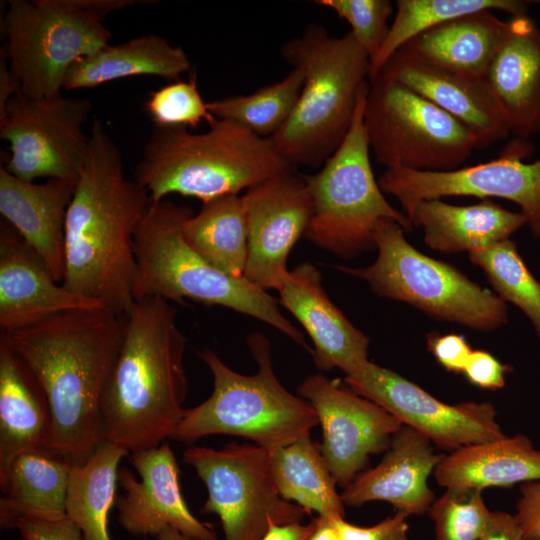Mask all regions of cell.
<instances>
[{"mask_svg":"<svg viewBox=\"0 0 540 540\" xmlns=\"http://www.w3.org/2000/svg\"><path fill=\"white\" fill-rule=\"evenodd\" d=\"M52 432V414L42 387L0 338V471L21 452L50 448Z\"/></svg>","mask_w":540,"mask_h":540,"instance_id":"cell-28","label":"cell"},{"mask_svg":"<svg viewBox=\"0 0 540 540\" xmlns=\"http://www.w3.org/2000/svg\"><path fill=\"white\" fill-rule=\"evenodd\" d=\"M428 348L441 366L455 373H463L472 352L466 339L457 334L430 335Z\"/></svg>","mask_w":540,"mask_h":540,"instance_id":"cell-43","label":"cell"},{"mask_svg":"<svg viewBox=\"0 0 540 540\" xmlns=\"http://www.w3.org/2000/svg\"><path fill=\"white\" fill-rule=\"evenodd\" d=\"M21 92L20 84L10 69L6 47L0 51V115L9 101Z\"/></svg>","mask_w":540,"mask_h":540,"instance_id":"cell-46","label":"cell"},{"mask_svg":"<svg viewBox=\"0 0 540 540\" xmlns=\"http://www.w3.org/2000/svg\"><path fill=\"white\" fill-rule=\"evenodd\" d=\"M428 513L434 522L435 540H478L491 510L484 502L482 490L446 488Z\"/></svg>","mask_w":540,"mask_h":540,"instance_id":"cell-37","label":"cell"},{"mask_svg":"<svg viewBox=\"0 0 540 540\" xmlns=\"http://www.w3.org/2000/svg\"><path fill=\"white\" fill-rule=\"evenodd\" d=\"M509 366L502 364L484 350H472L463 373L467 380L478 387L490 390L505 386Z\"/></svg>","mask_w":540,"mask_h":540,"instance_id":"cell-41","label":"cell"},{"mask_svg":"<svg viewBox=\"0 0 540 540\" xmlns=\"http://www.w3.org/2000/svg\"><path fill=\"white\" fill-rule=\"evenodd\" d=\"M314 527V519L308 524L301 522L272 524L261 540H307Z\"/></svg>","mask_w":540,"mask_h":540,"instance_id":"cell-47","label":"cell"},{"mask_svg":"<svg viewBox=\"0 0 540 540\" xmlns=\"http://www.w3.org/2000/svg\"><path fill=\"white\" fill-rule=\"evenodd\" d=\"M208 126L202 133L182 127H154L133 176L151 203L170 194L204 203L296 170L270 139L229 120L214 118Z\"/></svg>","mask_w":540,"mask_h":540,"instance_id":"cell-4","label":"cell"},{"mask_svg":"<svg viewBox=\"0 0 540 540\" xmlns=\"http://www.w3.org/2000/svg\"><path fill=\"white\" fill-rule=\"evenodd\" d=\"M315 527L307 540H340L335 518L317 516Z\"/></svg>","mask_w":540,"mask_h":540,"instance_id":"cell-48","label":"cell"},{"mask_svg":"<svg viewBox=\"0 0 540 540\" xmlns=\"http://www.w3.org/2000/svg\"><path fill=\"white\" fill-rule=\"evenodd\" d=\"M478 540H524L514 514L491 511L488 524Z\"/></svg>","mask_w":540,"mask_h":540,"instance_id":"cell-45","label":"cell"},{"mask_svg":"<svg viewBox=\"0 0 540 540\" xmlns=\"http://www.w3.org/2000/svg\"><path fill=\"white\" fill-rule=\"evenodd\" d=\"M408 517L400 512L388 516L379 523L362 527L347 522L344 518H335L340 540H408Z\"/></svg>","mask_w":540,"mask_h":540,"instance_id":"cell-40","label":"cell"},{"mask_svg":"<svg viewBox=\"0 0 540 540\" xmlns=\"http://www.w3.org/2000/svg\"><path fill=\"white\" fill-rule=\"evenodd\" d=\"M469 258L484 271L504 302L523 311L540 339V283L526 267L516 244L506 239L469 253Z\"/></svg>","mask_w":540,"mask_h":540,"instance_id":"cell-36","label":"cell"},{"mask_svg":"<svg viewBox=\"0 0 540 540\" xmlns=\"http://www.w3.org/2000/svg\"><path fill=\"white\" fill-rule=\"evenodd\" d=\"M144 540H147L146 538H144Z\"/></svg>","mask_w":540,"mask_h":540,"instance_id":"cell-51","label":"cell"},{"mask_svg":"<svg viewBox=\"0 0 540 540\" xmlns=\"http://www.w3.org/2000/svg\"><path fill=\"white\" fill-rule=\"evenodd\" d=\"M531 2L519 0H398L396 14L385 41L371 61L370 75L415 36L451 19L483 10H500L525 16Z\"/></svg>","mask_w":540,"mask_h":540,"instance_id":"cell-34","label":"cell"},{"mask_svg":"<svg viewBox=\"0 0 540 540\" xmlns=\"http://www.w3.org/2000/svg\"><path fill=\"white\" fill-rule=\"evenodd\" d=\"M368 82L360 91L351 127L339 148L314 175H304L313 214L304 237L342 258L375 248L374 231L383 219L410 230L405 213L392 207L376 181L364 128Z\"/></svg>","mask_w":540,"mask_h":540,"instance_id":"cell-8","label":"cell"},{"mask_svg":"<svg viewBox=\"0 0 540 540\" xmlns=\"http://www.w3.org/2000/svg\"><path fill=\"white\" fill-rule=\"evenodd\" d=\"M284 61L298 69L304 84L296 107L282 129L270 138L293 167L317 168L345 139L371 63L350 32L332 37L317 24L286 41Z\"/></svg>","mask_w":540,"mask_h":540,"instance_id":"cell-5","label":"cell"},{"mask_svg":"<svg viewBox=\"0 0 540 540\" xmlns=\"http://www.w3.org/2000/svg\"><path fill=\"white\" fill-rule=\"evenodd\" d=\"M383 193L395 197L406 214L417 202L444 196L496 197L514 202L534 237L540 238V158L522 161L511 151L496 160L451 171L386 168L378 179Z\"/></svg>","mask_w":540,"mask_h":540,"instance_id":"cell-16","label":"cell"},{"mask_svg":"<svg viewBox=\"0 0 540 540\" xmlns=\"http://www.w3.org/2000/svg\"><path fill=\"white\" fill-rule=\"evenodd\" d=\"M150 205L148 193L126 177L118 147L94 119L66 215L62 285L128 314L135 303L134 237Z\"/></svg>","mask_w":540,"mask_h":540,"instance_id":"cell-1","label":"cell"},{"mask_svg":"<svg viewBox=\"0 0 540 540\" xmlns=\"http://www.w3.org/2000/svg\"><path fill=\"white\" fill-rule=\"evenodd\" d=\"M128 456L140 480L127 468L118 471L125 495L116 497L115 507L125 531L146 538L172 527L192 540H217L213 527L188 508L179 483V466L168 442Z\"/></svg>","mask_w":540,"mask_h":540,"instance_id":"cell-18","label":"cell"},{"mask_svg":"<svg viewBox=\"0 0 540 540\" xmlns=\"http://www.w3.org/2000/svg\"><path fill=\"white\" fill-rule=\"evenodd\" d=\"M269 467L274 484L281 495L301 507L305 513L344 518L345 504L336 490L333 478L322 455L320 444L310 434L269 451Z\"/></svg>","mask_w":540,"mask_h":540,"instance_id":"cell-31","label":"cell"},{"mask_svg":"<svg viewBox=\"0 0 540 540\" xmlns=\"http://www.w3.org/2000/svg\"><path fill=\"white\" fill-rule=\"evenodd\" d=\"M171 302L135 300L126 314L122 343L99 405L101 441L128 453L171 439L188 393L185 338Z\"/></svg>","mask_w":540,"mask_h":540,"instance_id":"cell-3","label":"cell"},{"mask_svg":"<svg viewBox=\"0 0 540 540\" xmlns=\"http://www.w3.org/2000/svg\"><path fill=\"white\" fill-rule=\"evenodd\" d=\"M126 315L106 307L73 310L1 334L42 387L53 432L50 449L72 466L101 442L99 405L118 355Z\"/></svg>","mask_w":540,"mask_h":540,"instance_id":"cell-2","label":"cell"},{"mask_svg":"<svg viewBox=\"0 0 540 540\" xmlns=\"http://www.w3.org/2000/svg\"><path fill=\"white\" fill-rule=\"evenodd\" d=\"M432 444L420 432L403 425L379 464L361 472L344 488V504L357 507L383 501L407 517L427 513L436 499L427 481L443 456Z\"/></svg>","mask_w":540,"mask_h":540,"instance_id":"cell-21","label":"cell"},{"mask_svg":"<svg viewBox=\"0 0 540 540\" xmlns=\"http://www.w3.org/2000/svg\"><path fill=\"white\" fill-rule=\"evenodd\" d=\"M363 119L370 151L386 168L451 171L478 148L477 137L460 121L379 74L368 78Z\"/></svg>","mask_w":540,"mask_h":540,"instance_id":"cell-10","label":"cell"},{"mask_svg":"<svg viewBox=\"0 0 540 540\" xmlns=\"http://www.w3.org/2000/svg\"><path fill=\"white\" fill-rule=\"evenodd\" d=\"M376 74L411 88L460 121L475 134L478 148H486L510 134L506 117L484 79L440 69L401 49Z\"/></svg>","mask_w":540,"mask_h":540,"instance_id":"cell-20","label":"cell"},{"mask_svg":"<svg viewBox=\"0 0 540 540\" xmlns=\"http://www.w3.org/2000/svg\"><path fill=\"white\" fill-rule=\"evenodd\" d=\"M279 304L303 326L312 340L316 367L334 368L345 374L368 360L369 338L356 328L329 299L320 271L303 262L288 275L277 290Z\"/></svg>","mask_w":540,"mask_h":540,"instance_id":"cell-22","label":"cell"},{"mask_svg":"<svg viewBox=\"0 0 540 540\" xmlns=\"http://www.w3.org/2000/svg\"><path fill=\"white\" fill-rule=\"evenodd\" d=\"M91 109L87 97L15 95L0 115V137L10 151L4 168L27 182L76 181L88 151L89 135L82 127Z\"/></svg>","mask_w":540,"mask_h":540,"instance_id":"cell-13","label":"cell"},{"mask_svg":"<svg viewBox=\"0 0 540 540\" xmlns=\"http://www.w3.org/2000/svg\"><path fill=\"white\" fill-rule=\"evenodd\" d=\"M144 108L158 127L196 128L202 121L210 123L215 118L201 97L195 75L152 91Z\"/></svg>","mask_w":540,"mask_h":540,"instance_id":"cell-38","label":"cell"},{"mask_svg":"<svg viewBox=\"0 0 540 540\" xmlns=\"http://www.w3.org/2000/svg\"><path fill=\"white\" fill-rule=\"evenodd\" d=\"M191 67L186 52L155 34L98 49L77 60L69 69L64 90L93 88L133 76H159L172 81Z\"/></svg>","mask_w":540,"mask_h":540,"instance_id":"cell-30","label":"cell"},{"mask_svg":"<svg viewBox=\"0 0 540 540\" xmlns=\"http://www.w3.org/2000/svg\"><path fill=\"white\" fill-rule=\"evenodd\" d=\"M297 391L317 414L322 455L343 488L361 473L371 455L388 449L403 426L376 403L320 373L307 376Z\"/></svg>","mask_w":540,"mask_h":540,"instance_id":"cell-15","label":"cell"},{"mask_svg":"<svg viewBox=\"0 0 540 540\" xmlns=\"http://www.w3.org/2000/svg\"><path fill=\"white\" fill-rule=\"evenodd\" d=\"M16 529L24 540H83L80 528L67 516L51 520L22 518Z\"/></svg>","mask_w":540,"mask_h":540,"instance_id":"cell-42","label":"cell"},{"mask_svg":"<svg viewBox=\"0 0 540 540\" xmlns=\"http://www.w3.org/2000/svg\"><path fill=\"white\" fill-rule=\"evenodd\" d=\"M345 382L356 394L376 403L403 425L449 452L506 436L490 402L444 403L369 359L345 374Z\"/></svg>","mask_w":540,"mask_h":540,"instance_id":"cell-14","label":"cell"},{"mask_svg":"<svg viewBox=\"0 0 540 540\" xmlns=\"http://www.w3.org/2000/svg\"><path fill=\"white\" fill-rule=\"evenodd\" d=\"M186 243L214 267L243 277L248 256L247 213L242 196L228 194L204 202L185 220Z\"/></svg>","mask_w":540,"mask_h":540,"instance_id":"cell-32","label":"cell"},{"mask_svg":"<svg viewBox=\"0 0 540 540\" xmlns=\"http://www.w3.org/2000/svg\"><path fill=\"white\" fill-rule=\"evenodd\" d=\"M156 540H192L172 527H166L157 537Z\"/></svg>","mask_w":540,"mask_h":540,"instance_id":"cell-49","label":"cell"},{"mask_svg":"<svg viewBox=\"0 0 540 540\" xmlns=\"http://www.w3.org/2000/svg\"><path fill=\"white\" fill-rule=\"evenodd\" d=\"M445 488H507L540 480V450L525 435L471 444L443 455L435 468Z\"/></svg>","mask_w":540,"mask_h":540,"instance_id":"cell-29","label":"cell"},{"mask_svg":"<svg viewBox=\"0 0 540 540\" xmlns=\"http://www.w3.org/2000/svg\"><path fill=\"white\" fill-rule=\"evenodd\" d=\"M72 465L50 448L14 456L0 471V526L16 529L22 518L51 520L66 516Z\"/></svg>","mask_w":540,"mask_h":540,"instance_id":"cell-26","label":"cell"},{"mask_svg":"<svg viewBox=\"0 0 540 540\" xmlns=\"http://www.w3.org/2000/svg\"><path fill=\"white\" fill-rule=\"evenodd\" d=\"M406 215L413 226L421 227L425 243L451 254L488 248L526 224L521 212L507 210L490 200L457 206L441 199L417 202Z\"/></svg>","mask_w":540,"mask_h":540,"instance_id":"cell-27","label":"cell"},{"mask_svg":"<svg viewBox=\"0 0 540 540\" xmlns=\"http://www.w3.org/2000/svg\"><path fill=\"white\" fill-rule=\"evenodd\" d=\"M247 345L258 365L253 375L232 370L209 348L197 352L211 372L213 390L201 404L185 409L172 440L192 443L208 435H235L270 451L310 434L319 424L311 404L277 379L269 340L252 332Z\"/></svg>","mask_w":540,"mask_h":540,"instance_id":"cell-7","label":"cell"},{"mask_svg":"<svg viewBox=\"0 0 540 540\" xmlns=\"http://www.w3.org/2000/svg\"><path fill=\"white\" fill-rule=\"evenodd\" d=\"M484 80L500 105L510 134L520 140L540 131V28L512 16Z\"/></svg>","mask_w":540,"mask_h":540,"instance_id":"cell-24","label":"cell"},{"mask_svg":"<svg viewBox=\"0 0 540 540\" xmlns=\"http://www.w3.org/2000/svg\"><path fill=\"white\" fill-rule=\"evenodd\" d=\"M248 223V256L243 277L264 291L278 290L289 273L288 256L305 236L313 200L296 170L272 176L242 196Z\"/></svg>","mask_w":540,"mask_h":540,"instance_id":"cell-17","label":"cell"},{"mask_svg":"<svg viewBox=\"0 0 540 540\" xmlns=\"http://www.w3.org/2000/svg\"><path fill=\"white\" fill-rule=\"evenodd\" d=\"M76 181H23L0 168V213L42 259L56 282L65 274V223Z\"/></svg>","mask_w":540,"mask_h":540,"instance_id":"cell-23","label":"cell"},{"mask_svg":"<svg viewBox=\"0 0 540 540\" xmlns=\"http://www.w3.org/2000/svg\"><path fill=\"white\" fill-rule=\"evenodd\" d=\"M319 6L334 11L348 22L350 33L371 61L389 32L388 19L393 13L389 0H318Z\"/></svg>","mask_w":540,"mask_h":540,"instance_id":"cell-39","label":"cell"},{"mask_svg":"<svg viewBox=\"0 0 540 540\" xmlns=\"http://www.w3.org/2000/svg\"><path fill=\"white\" fill-rule=\"evenodd\" d=\"M129 453L101 441L88 460L71 467L66 516L81 530L83 540H111L109 513L116 501L118 465Z\"/></svg>","mask_w":540,"mask_h":540,"instance_id":"cell-33","label":"cell"},{"mask_svg":"<svg viewBox=\"0 0 540 540\" xmlns=\"http://www.w3.org/2000/svg\"><path fill=\"white\" fill-rule=\"evenodd\" d=\"M537 3H539V4H540V1H537Z\"/></svg>","mask_w":540,"mask_h":540,"instance_id":"cell-50","label":"cell"},{"mask_svg":"<svg viewBox=\"0 0 540 540\" xmlns=\"http://www.w3.org/2000/svg\"><path fill=\"white\" fill-rule=\"evenodd\" d=\"M515 518L524 540H540V480L522 484Z\"/></svg>","mask_w":540,"mask_h":540,"instance_id":"cell-44","label":"cell"},{"mask_svg":"<svg viewBox=\"0 0 540 540\" xmlns=\"http://www.w3.org/2000/svg\"><path fill=\"white\" fill-rule=\"evenodd\" d=\"M2 30L10 69L34 98L60 94L70 67L112 37L76 0H10Z\"/></svg>","mask_w":540,"mask_h":540,"instance_id":"cell-11","label":"cell"},{"mask_svg":"<svg viewBox=\"0 0 540 540\" xmlns=\"http://www.w3.org/2000/svg\"><path fill=\"white\" fill-rule=\"evenodd\" d=\"M483 10L431 28L399 49L440 69L471 79H484L506 37L509 23Z\"/></svg>","mask_w":540,"mask_h":540,"instance_id":"cell-25","label":"cell"},{"mask_svg":"<svg viewBox=\"0 0 540 540\" xmlns=\"http://www.w3.org/2000/svg\"><path fill=\"white\" fill-rule=\"evenodd\" d=\"M183 461L205 484L208 497L201 513L219 517L224 540H261L272 524L301 522L305 514L279 494L263 447L234 442L222 449L189 446Z\"/></svg>","mask_w":540,"mask_h":540,"instance_id":"cell-12","label":"cell"},{"mask_svg":"<svg viewBox=\"0 0 540 540\" xmlns=\"http://www.w3.org/2000/svg\"><path fill=\"white\" fill-rule=\"evenodd\" d=\"M304 84V76L292 69L281 81L248 95H236L207 102L217 119L235 122L261 138L270 139L291 117Z\"/></svg>","mask_w":540,"mask_h":540,"instance_id":"cell-35","label":"cell"},{"mask_svg":"<svg viewBox=\"0 0 540 540\" xmlns=\"http://www.w3.org/2000/svg\"><path fill=\"white\" fill-rule=\"evenodd\" d=\"M193 214L189 206L167 198L151 203L134 237V299L159 296L180 305L189 299L226 307L271 325L307 348L304 335L281 313L278 300L244 277L220 271L186 243L182 226Z\"/></svg>","mask_w":540,"mask_h":540,"instance_id":"cell-6","label":"cell"},{"mask_svg":"<svg viewBox=\"0 0 540 540\" xmlns=\"http://www.w3.org/2000/svg\"><path fill=\"white\" fill-rule=\"evenodd\" d=\"M102 307H106L104 303L72 293L56 282L16 230L6 221L1 225V334L32 327L69 311Z\"/></svg>","mask_w":540,"mask_h":540,"instance_id":"cell-19","label":"cell"},{"mask_svg":"<svg viewBox=\"0 0 540 540\" xmlns=\"http://www.w3.org/2000/svg\"><path fill=\"white\" fill-rule=\"evenodd\" d=\"M374 244L378 254L371 265L336 268L366 281L376 295L408 303L438 319L483 331L507 322V306L498 295L418 251L395 221H379Z\"/></svg>","mask_w":540,"mask_h":540,"instance_id":"cell-9","label":"cell"}]
</instances>
